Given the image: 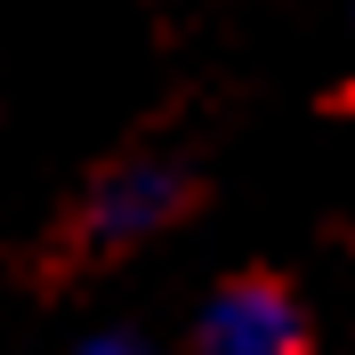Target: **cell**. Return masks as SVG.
I'll return each instance as SVG.
<instances>
[{"mask_svg": "<svg viewBox=\"0 0 355 355\" xmlns=\"http://www.w3.org/2000/svg\"><path fill=\"white\" fill-rule=\"evenodd\" d=\"M202 355H307V315L275 275H234L194 323Z\"/></svg>", "mask_w": 355, "mask_h": 355, "instance_id": "obj_1", "label": "cell"}, {"mask_svg": "<svg viewBox=\"0 0 355 355\" xmlns=\"http://www.w3.org/2000/svg\"><path fill=\"white\" fill-rule=\"evenodd\" d=\"M178 202H186V178L162 170V162H130V170H113L97 194H89V243L97 250H121V243H146L154 226L178 218Z\"/></svg>", "mask_w": 355, "mask_h": 355, "instance_id": "obj_2", "label": "cell"}, {"mask_svg": "<svg viewBox=\"0 0 355 355\" xmlns=\"http://www.w3.org/2000/svg\"><path fill=\"white\" fill-rule=\"evenodd\" d=\"M81 355H154V347H146V339H130V331H97Z\"/></svg>", "mask_w": 355, "mask_h": 355, "instance_id": "obj_3", "label": "cell"}]
</instances>
